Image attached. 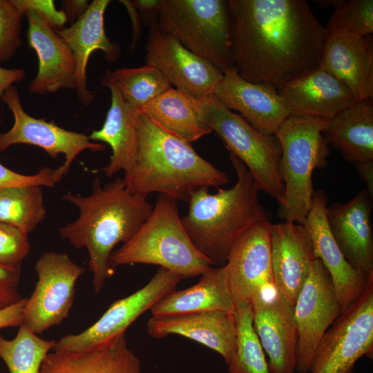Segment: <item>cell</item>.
Returning a JSON list of instances; mask_svg holds the SVG:
<instances>
[{
  "label": "cell",
  "instance_id": "obj_1",
  "mask_svg": "<svg viewBox=\"0 0 373 373\" xmlns=\"http://www.w3.org/2000/svg\"><path fill=\"white\" fill-rule=\"evenodd\" d=\"M230 48L246 81L277 90L318 66L326 28L305 0H228Z\"/></svg>",
  "mask_w": 373,
  "mask_h": 373
},
{
  "label": "cell",
  "instance_id": "obj_2",
  "mask_svg": "<svg viewBox=\"0 0 373 373\" xmlns=\"http://www.w3.org/2000/svg\"><path fill=\"white\" fill-rule=\"evenodd\" d=\"M62 198L78 208L79 216L60 227L59 236L75 248L87 249L93 286L98 294L114 274L109 266L113 249L133 238L153 206L146 196L131 192L122 178L102 186L96 177L90 195L68 192Z\"/></svg>",
  "mask_w": 373,
  "mask_h": 373
},
{
  "label": "cell",
  "instance_id": "obj_3",
  "mask_svg": "<svg viewBox=\"0 0 373 373\" xmlns=\"http://www.w3.org/2000/svg\"><path fill=\"white\" fill-rule=\"evenodd\" d=\"M137 137L135 164L123 179L133 193H158L188 202L200 188L218 189L229 182L227 174L201 157L191 143L165 131L140 110Z\"/></svg>",
  "mask_w": 373,
  "mask_h": 373
},
{
  "label": "cell",
  "instance_id": "obj_4",
  "mask_svg": "<svg viewBox=\"0 0 373 373\" xmlns=\"http://www.w3.org/2000/svg\"><path fill=\"white\" fill-rule=\"evenodd\" d=\"M237 181L231 188L211 193L202 187L190 196L187 213L181 220L197 249L213 265H226L236 240L251 227L268 220L258 200L254 178L243 162L229 153Z\"/></svg>",
  "mask_w": 373,
  "mask_h": 373
},
{
  "label": "cell",
  "instance_id": "obj_5",
  "mask_svg": "<svg viewBox=\"0 0 373 373\" xmlns=\"http://www.w3.org/2000/svg\"><path fill=\"white\" fill-rule=\"evenodd\" d=\"M178 202L158 194L151 214L137 233L112 253L109 266L113 271L122 265H154L186 278L201 276L213 267L189 237Z\"/></svg>",
  "mask_w": 373,
  "mask_h": 373
},
{
  "label": "cell",
  "instance_id": "obj_6",
  "mask_svg": "<svg viewBox=\"0 0 373 373\" xmlns=\"http://www.w3.org/2000/svg\"><path fill=\"white\" fill-rule=\"evenodd\" d=\"M328 120L290 115L275 134L281 148L279 171L285 188L279 216L285 222L302 224L310 210L313 172L327 165L329 149L323 130Z\"/></svg>",
  "mask_w": 373,
  "mask_h": 373
},
{
  "label": "cell",
  "instance_id": "obj_7",
  "mask_svg": "<svg viewBox=\"0 0 373 373\" xmlns=\"http://www.w3.org/2000/svg\"><path fill=\"white\" fill-rule=\"evenodd\" d=\"M195 106L202 121L222 138L229 153L243 162L258 189L280 204L285 188L279 171L281 148L276 137L258 131L213 96L195 99Z\"/></svg>",
  "mask_w": 373,
  "mask_h": 373
},
{
  "label": "cell",
  "instance_id": "obj_8",
  "mask_svg": "<svg viewBox=\"0 0 373 373\" xmlns=\"http://www.w3.org/2000/svg\"><path fill=\"white\" fill-rule=\"evenodd\" d=\"M159 28L222 73L235 68L224 0H160Z\"/></svg>",
  "mask_w": 373,
  "mask_h": 373
},
{
  "label": "cell",
  "instance_id": "obj_9",
  "mask_svg": "<svg viewBox=\"0 0 373 373\" xmlns=\"http://www.w3.org/2000/svg\"><path fill=\"white\" fill-rule=\"evenodd\" d=\"M373 350V274L362 294L329 327L314 353L309 373H353Z\"/></svg>",
  "mask_w": 373,
  "mask_h": 373
},
{
  "label": "cell",
  "instance_id": "obj_10",
  "mask_svg": "<svg viewBox=\"0 0 373 373\" xmlns=\"http://www.w3.org/2000/svg\"><path fill=\"white\" fill-rule=\"evenodd\" d=\"M183 279L178 274L160 267L144 286L113 302L102 316L79 334H67L55 342L52 351L79 352L102 347L126 334L128 327L141 315L175 289Z\"/></svg>",
  "mask_w": 373,
  "mask_h": 373
},
{
  "label": "cell",
  "instance_id": "obj_11",
  "mask_svg": "<svg viewBox=\"0 0 373 373\" xmlns=\"http://www.w3.org/2000/svg\"><path fill=\"white\" fill-rule=\"evenodd\" d=\"M38 280L23 311V324L37 334L68 317L78 278L85 272L68 254L46 252L35 263Z\"/></svg>",
  "mask_w": 373,
  "mask_h": 373
},
{
  "label": "cell",
  "instance_id": "obj_12",
  "mask_svg": "<svg viewBox=\"0 0 373 373\" xmlns=\"http://www.w3.org/2000/svg\"><path fill=\"white\" fill-rule=\"evenodd\" d=\"M341 314L331 276L316 258L294 305L298 373H309L321 340Z\"/></svg>",
  "mask_w": 373,
  "mask_h": 373
},
{
  "label": "cell",
  "instance_id": "obj_13",
  "mask_svg": "<svg viewBox=\"0 0 373 373\" xmlns=\"http://www.w3.org/2000/svg\"><path fill=\"white\" fill-rule=\"evenodd\" d=\"M145 49L146 64L159 70L175 88L198 99L214 96L223 73L162 31L157 23L149 27Z\"/></svg>",
  "mask_w": 373,
  "mask_h": 373
},
{
  "label": "cell",
  "instance_id": "obj_14",
  "mask_svg": "<svg viewBox=\"0 0 373 373\" xmlns=\"http://www.w3.org/2000/svg\"><path fill=\"white\" fill-rule=\"evenodd\" d=\"M271 223L258 222L234 243L226 267L235 303L251 304L258 296L274 289L271 264Z\"/></svg>",
  "mask_w": 373,
  "mask_h": 373
},
{
  "label": "cell",
  "instance_id": "obj_15",
  "mask_svg": "<svg viewBox=\"0 0 373 373\" xmlns=\"http://www.w3.org/2000/svg\"><path fill=\"white\" fill-rule=\"evenodd\" d=\"M14 116L12 127L0 133V153L17 144L34 145L43 149L52 158L65 155L63 164L68 169L84 150L104 151V145L90 142L88 136L64 129L53 121L46 122L29 115L23 108L17 88L12 86L1 96Z\"/></svg>",
  "mask_w": 373,
  "mask_h": 373
},
{
  "label": "cell",
  "instance_id": "obj_16",
  "mask_svg": "<svg viewBox=\"0 0 373 373\" xmlns=\"http://www.w3.org/2000/svg\"><path fill=\"white\" fill-rule=\"evenodd\" d=\"M254 327L271 373H294L297 332L294 305L276 290L257 297L251 303Z\"/></svg>",
  "mask_w": 373,
  "mask_h": 373
},
{
  "label": "cell",
  "instance_id": "obj_17",
  "mask_svg": "<svg viewBox=\"0 0 373 373\" xmlns=\"http://www.w3.org/2000/svg\"><path fill=\"white\" fill-rule=\"evenodd\" d=\"M327 204L325 191H314L310 210L302 224L311 238L316 257L331 276L342 313L362 294L373 274L365 276L345 260L329 229Z\"/></svg>",
  "mask_w": 373,
  "mask_h": 373
},
{
  "label": "cell",
  "instance_id": "obj_18",
  "mask_svg": "<svg viewBox=\"0 0 373 373\" xmlns=\"http://www.w3.org/2000/svg\"><path fill=\"white\" fill-rule=\"evenodd\" d=\"M274 287L294 305L315 256L311 238L302 224L285 222L270 227Z\"/></svg>",
  "mask_w": 373,
  "mask_h": 373
},
{
  "label": "cell",
  "instance_id": "obj_19",
  "mask_svg": "<svg viewBox=\"0 0 373 373\" xmlns=\"http://www.w3.org/2000/svg\"><path fill=\"white\" fill-rule=\"evenodd\" d=\"M229 109L236 110L256 129L275 135L291 115L278 90L242 79L236 68L225 71L214 96Z\"/></svg>",
  "mask_w": 373,
  "mask_h": 373
},
{
  "label": "cell",
  "instance_id": "obj_20",
  "mask_svg": "<svg viewBox=\"0 0 373 373\" xmlns=\"http://www.w3.org/2000/svg\"><path fill=\"white\" fill-rule=\"evenodd\" d=\"M372 198L359 191L349 202L327 207L330 232L347 262L357 271L373 274Z\"/></svg>",
  "mask_w": 373,
  "mask_h": 373
},
{
  "label": "cell",
  "instance_id": "obj_21",
  "mask_svg": "<svg viewBox=\"0 0 373 373\" xmlns=\"http://www.w3.org/2000/svg\"><path fill=\"white\" fill-rule=\"evenodd\" d=\"M148 334L155 338L179 335L216 352L227 364L236 346V314L224 311H207L177 316L151 317Z\"/></svg>",
  "mask_w": 373,
  "mask_h": 373
},
{
  "label": "cell",
  "instance_id": "obj_22",
  "mask_svg": "<svg viewBox=\"0 0 373 373\" xmlns=\"http://www.w3.org/2000/svg\"><path fill=\"white\" fill-rule=\"evenodd\" d=\"M27 39L39 59V70L29 86L33 93L48 94L61 88L75 89L76 62L66 42L33 10L25 12Z\"/></svg>",
  "mask_w": 373,
  "mask_h": 373
},
{
  "label": "cell",
  "instance_id": "obj_23",
  "mask_svg": "<svg viewBox=\"0 0 373 373\" xmlns=\"http://www.w3.org/2000/svg\"><path fill=\"white\" fill-rule=\"evenodd\" d=\"M291 115L331 119L356 100L349 88L319 66L278 90Z\"/></svg>",
  "mask_w": 373,
  "mask_h": 373
},
{
  "label": "cell",
  "instance_id": "obj_24",
  "mask_svg": "<svg viewBox=\"0 0 373 373\" xmlns=\"http://www.w3.org/2000/svg\"><path fill=\"white\" fill-rule=\"evenodd\" d=\"M108 0H94L86 10L69 28L57 30L72 50L76 62L75 90L80 102L88 106L94 96L88 90L86 66L90 55L96 50L105 53L108 61H115L119 46L107 37L104 29V12Z\"/></svg>",
  "mask_w": 373,
  "mask_h": 373
},
{
  "label": "cell",
  "instance_id": "obj_25",
  "mask_svg": "<svg viewBox=\"0 0 373 373\" xmlns=\"http://www.w3.org/2000/svg\"><path fill=\"white\" fill-rule=\"evenodd\" d=\"M346 85L356 101L373 97V51L367 37L327 35L318 65Z\"/></svg>",
  "mask_w": 373,
  "mask_h": 373
},
{
  "label": "cell",
  "instance_id": "obj_26",
  "mask_svg": "<svg viewBox=\"0 0 373 373\" xmlns=\"http://www.w3.org/2000/svg\"><path fill=\"white\" fill-rule=\"evenodd\" d=\"M236 313L226 265L211 267L195 285L173 290L151 309L152 316L162 317L207 312Z\"/></svg>",
  "mask_w": 373,
  "mask_h": 373
},
{
  "label": "cell",
  "instance_id": "obj_27",
  "mask_svg": "<svg viewBox=\"0 0 373 373\" xmlns=\"http://www.w3.org/2000/svg\"><path fill=\"white\" fill-rule=\"evenodd\" d=\"M111 104L105 122L99 130H94L88 136L90 140L108 144L112 149L108 164L102 171L112 177L123 171V179L127 178L133 168L137 146V115L138 110L130 107L119 90L111 86Z\"/></svg>",
  "mask_w": 373,
  "mask_h": 373
},
{
  "label": "cell",
  "instance_id": "obj_28",
  "mask_svg": "<svg viewBox=\"0 0 373 373\" xmlns=\"http://www.w3.org/2000/svg\"><path fill=\"white\" fill-rule=\"evenodd\" d=\"M39 373H142L139 357L131 350L126 334L97 349L79 352L52 351Z\"/></svg>",
  "mask_w": 373,
  "mask_h": 373
},
{
  "label": "cell",
  "instance_id": "obj_29",
  "mask_svg": "<svg viewBox=\"0 0 373 373\" xmlns=\"http://www.w3.org/2000/svg\"><path fill=\"white\" fill-rule=\"evenodd\" d=\"M323 135L346 160L373 161L372 99L356 101L339 111L328 120Z\"/></svg>",
  "mask_w": 373,
  "mask_h": 373
},
{
  "label": "cell",
  "instance_id": "obj_30",
  "mask_svg": "<svg viewBox=\"0 0 373 373\" xmlns=\"http://www.w3.org/2000/svg\"><path fill=\"white\" fill-rule=\"evenodd\" d=\"M140 111L165 131L189 143L212 132L198 115L195 98L173 87Z\"/></svg>",
  "mask_w": 373,
  "mask_h": 373
},
{
  "label": "cell",
  "instance_id": "obj_31",
  "mask_svg": "<svg viewBox=\"0 0 373 373\" xmlns=\"http://www.w3.org/2000/svg\"><path fill=\"white\" fill-rule=\"evenodd\" d=\"M102 85L116 87L124 101L135 110H140L172 87L159 70L149 64L114 71L108 70L102 80Z\"/></svg>",
  "mask_w": 373,
  "mask_h": 373
},
{
  "label": "cell",
  "instance_id": "obj_32",
  "mask_svg": "<svg viewBox=\"0 0 373 373\" xmlns=\"http://www.w3.org/2000/svg\"><path fill=\"white\" fill-rule=\"evenodd\" d=\"M46 216L41 186L26 185L0 189V222L33 231Z\"/></svg>",
  "mask_w": 373,
  "mask_h": 373
},
{
  "label": "cell",
  "instance_id": "obj_33",
  "mask_svg": "<svg viewBox=\"0 0 373 373\" xmlns=\"http://www.w3.org/2000/svg\"><path fill=\"white\" fill-rule=\"evenodd\" d=\"M55 342L39 337L23 323L13 339H6L0 333V358L10 373H39Z\"/></svg>",
  "mask_w": 373,
  "mask_h": 373
},
{
  "label": "cell",
  "instance_id": "obj_34",
  "mask_svg": "<svg viewBox=\"0 0 373 373\" xmlns=\"http://www.w3.org/2000/svg\"><path fill=\"white\" fill-rule=\"evenodd\" d=\"M236 308L237 341L229 373H271L254 327L251 304L236 303Z\"/></svg>",
  "mask_w": 373,
  "mask_h": 373
},
{
  "label": "cell",
  "instance_id": "obj_35",
  "mask_svg": "<svg viewBox=\"0 0 373 373\" xmlns=\"http://www.w3.org/2000/svg\"><path fill=\"white\" fill-rule=\"evenodd\" d=\"M325 28L327 36H370L373 32V1L345 0L334 9Z\"/></svg>",
  "mask_w": 373,
  "mask_h": 373
},
{
  "label": "cell",
  "instance_id": "obj_36",
  "mask_svg": "<svg viewBox=\"0 0 373 373\" xmlns=\"http://www.w3.org/2000/svg\"><path fill=\"white\" fill-rule=\"evenodd\" d=\"M22 17L12 0H0V63L10 59L21 44Z\"/></svg>",
  "mask_w": 373,
  "mask_h": 373
},
{
  "label": "cell",
  "instance_id": "obj_37",
  "mask_svg": "<svg viewBox=\"0 0 373 373\" xmlns=\"http://www.w3.org/2000/svg\"><path fill=\"white\" fill-rule=\"evenodd\" d=\"M28 235L19 227L0 222V265L21 266L30 251Z\"/></svg>",
  "mask_w": 373,
  "mask_h": 373
},
{
  "label": "cell",
  "instance_id": "obj_38",
  "mask_svg": "<svg viewBox=\"0 0 373 373\" xmlns=\"http://www.w3.org/2000/svg\"><path fill=\"white\" fill-rule=\"evenodd\" d=\"M64 164L57 169L41 168L34 175L18 173L0 163V189L17 186L39 185L52 187L68 172Z\"/></svg>",
  "mask_w": 373,
  "mask_h": 373
},
{
  "label": "cell",
  "instance_id": "obj_39",
  "mask_svg": "<svg viewBox=\"0 0 373 373\" xmlns=\"http://www.w3.org/2000/svg\"><path fill=\"white\" fill-rule=\"evenodd\" d=\"M12 2L23 15L28 10H33L52 28L61 29L68 21L65 12L57 10L52 0H12Z\"/></svg>",
  "mask_w": 373,
  "mask_h": 373
},
{
  "label": "cell",
  "instance_id": "obj_40",
  "mask_svg": "<svg viewBox=\"0 0 373 373\" xmlns=\"http://www.w3.org/2000/svg\"><path fill=\"white\" fill-rule=\"evenodd\" d=\"M21 274V266L0 265V309L23 298L19 291Z\"/></svg>",
  "mask_w": 373,
  "mask_h": 373
},
{
  "label": "cell",
  "instance_id": "obj_41",
  "mask_svg": "<svg viewBox=\"0 0 373 373\" xmlns=\"http://www.w3.org/2000/svg\"><path fill=\"white\" fill-rule=\"evenodd\" d=\"M27 298L0 309V329L6 327H19L23 323V311Z\"/></svg>",
  "mask_w": 373,
  "mask_h": 373
},
{
  "label": "cell",
  "instance_id": "obj_42",
  "mask_svg": "<svg viewBox=\"0 0 373 373\" xmlns=\"http://www.w3.org/2000/svg\"><path fill=\"white\" fill-rule=\"evenodd\" d=\"M160 3V0H135L133 2L149 27L157 23Z\"/></svg>",
  "mask_w": 373,
  "mask_h": 373
},
{
  "label": "cell",
  "instance_id": "obj_43",
  "mask_svg": "<svg viewBox=\"0 0 373 373\" xmlns=\"http://www.w3.org/2000/svg\"><path fill=\"white\" fill-rule=\"evenodd\" d=\"M25 77V71L21 68L8 69L0 66V97L13 84L19 82ZM0 114V123L1 122Z\"/></svg>",
  "mask_w": 373,
  "mask_h": 373
},
{
  "label": "cell",
  "instance_id": "obj_44",
  "mask_svg": "<svg viewBox=\"0 0 373 373\" xmlns=\"http://www.w3.org/2000/svg\"><path fill=\"white\" fill-rule=\"evenodd\" d=\"M88 1H62V8L68 20L73 21L76 17L77 19L86 10L89 4Z\"/></svg>",
  "mask_w": 373,
  "mask_h": 373
},
{
  "label": "cell",
  "instance_id": "obj_45",
  "mask_svg": "<svg viewBox=\"0 0 373 373\" xmlns=\"http://www.w3.org/2000/svg\"><path fill=\"white\" fill-rule=\"evenodd\" d=\"M358 173L366 184V191L373 198V161L354 164Z\"/></svg>",
  "mask_w": 373,
  "mask_h": 373
},
{
  "label": "cell",
  "instance_id": "obj_46",
  "mask_svg": "<svg viewBox=\"0 0 373 373\" xmlns=\"http://www.w3.org/2000/svg\"><path fill=\"white\" fill-rule=\"evenodd\" d=\"M314 1L322 8H327L332 7L335 9L341 6L345 1V0H321Z\"/></svg>",
  "mask_w": 373,
  "mask_h": 373
}]
</instances>
